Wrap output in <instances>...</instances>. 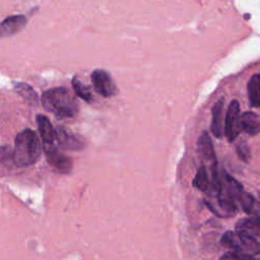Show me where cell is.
Here are the masks:
<instances>
[{"instance_id": "9", "label": "cell", "mask_w": 260, "mask_h": 260, "mask_svg": "<svg viewBox=\"0 0 260 260\" xmlns=\"http://www.w3.org/2000/svg\"><path fill=\"white\" fill-rule=\"evenodd\" d=\"M26 22L27 19L24 15L8 16L0 24V38H6L15 35L25 26Z\"/></svg>"}, {"instance_id": "14", "label": "cell", "mask_w": 260, "mask_h": 260, "mask_svg": "<svg viewBox=\"0 0 260 260\" xmlns=\"http://www.w3.org/2000/svg\"><path fill=\"white\" fill-rule=\"evenodd\" d=\"M236 230L237 232L246 234L250 237L260 238V218H242L237 222Z\"/></svg>"}, {"instance_id": "1", "label": "cell", "mask_w": 260, "mask_h": 260, "mask_svg": "<svg viewBox=\"0 0 260 260\" xmlns=\"http://www.w3.org/2000/svg\"><path fill=\"white\" fill-rule=\"evenodd\" d=\"M42 104L46 111L59 118H71L78 112V105L65 87L48 89L42 95Z\"/></svg>"}, {"instance_id": "17", "label": "cell", "mask_w": 260, "mask_h": 260, "mask_svg": "<svg viewBox=\"0 0 260 260\" xmlns=\"http://www.w3.org/2000/svg\"><path fill=\"white\" fill-rule=\"evenodd\" d=\"M248 89V98L250 105L252 107L258 108L260 107V74H254L250 80L248 81L247 85Z\"/></svg>"}, {"instance_id": "5", "label": "cell", "mask_w": 260, "mask_h": 260, "mask_svg": "<svg viewBox=\"0 0 260 260\" xmlns=\"http://www.w3.org/2000/svg\"><path fill=\"white\" fill-rule=\"evenodd\" d=\"M198 145V154L203 162V166L206 169L210 170V174L215 175L217 173L216 171V159H215V153L213 150L212 142L210 140V137L207 132H203L197 142Z\"/></svg>"}, {"instance_id": "4", "label": "cell", "mask_w": 260, "mask_h": 260, "mask_svg": "<svg viewBox=\"0 0 260 260\" xmlns=\"http://www.w3.org/2000/svg\"><path fill=\"white\" fill-rule=\"evenodd\" d=\"M240 116V105L238 101L233 100L229 105L223 127V132L230 142H233L241 132Z\"/></svg>"}, {"instance_id": "18", "label": "cell", "mask_w": 260, "mask_h": 260, "mask_svg": "<svg viewBox=\"0 0 260 260\" xmlns=\"http://www.w3.org/2000/svg\"><path fill=\"white\" fill-rule=\"evenodd\" d=\"M14 89L15 91L20 94L28 104L30 105H36L38 104V95L32 89L31 86H29L26 83L23 82H18L14 84Z\"/></svg>"}, {"instance_id": "10", "label": "cell", "mask_w": 260, "mask_h": 260, "mask_svg": "<svg viewBox=\"0 0 260 260\" xmlns=\"http://www.w3.org/2000/svg\"><path fill=\"white\" fill-rule=\"evenodd\" d=\"M45 153H46L48 161L54 168H56L59 172H61L63 174H67L71 171V169H72L71 159L69 157L61 154L58 150V147L45 149Z\"/></svg>"}, {"instance_id": "12", "label": "cell", "mask_w": 260, "mask_h": 260, "mask_svg": "<svg viewBox=\"0 0 260 260\" xmlns=\"http://www.w3.org/2000/svg\"><path fill=\"white\" fill-rule=\"evenodd\" d=\"M240 207L247 212L248 214L252 215V217L260 218V202L257 201L252 195L249 193L243 192L241 196L238 198L237 203Z\"/></svg>"}, {"instance_id": "11", "label": "cell", "mask_w": 260, "mask_h": 260, "mask_svg": "<svg viewBox=\"0 0 260 260\" xmlns=\"http://www.w3.org/2000/svg\"><path fill=\"white\" fill-rule=\"evenodd\" d=\"M241 131H245L250 135L260 133V115L254 112H245L240 116Z\"/></svg>"}, {"instance_id": "7", "label": "cell", "mask_w": 260, "mask_h": 260, "mask_svg": "<svg viewBox=\"0 0 260 260\" xmlns=\"http://www.w3.org/2000/svg\"><path fill=\"white\" fill-rule=\"evenodd\" d=\"M206 206L217 216L219 217H230L236 214L237 205L223 197L218 195L209 196V199L205 200Z\"/></svg>"}, {"instance_id": "3", "label": "cell", "mask_w": 260, "mask_h": 260, "mask_svg": "<svg viewBox=\"0 0 260 260\" xmlns=\"http://www.w3.org/2000/svg\"><path fill=\"white\" fill-rule=\"evenodd\" d=\"M220 243L233 252L246 255H259L260 243L253 237L240 232H226L222 235Z\"/></svg>"}, {"instance_id": "16", "label": "cell", "mask_w": 260, "mask_h": 260, "mask_svg": "<svg viewBox=\"0 0 260 260\" xmlns=\"http://www.w3.org/2000/svg\"><path fill=\"white\" fill-rule=\"evenodd\" d=\"M193 185L201 191H205L208 194L213 190V184L211 176L209 175L207 169L204 166H201L197 171V174L193 180Z\"/></svg>"}, {"instance_id": "8", "label": "cell", "mask_w": 260, "mask_h": 260, "mask_svg": "<svg viewBox=\"0 0 260 260\" xmlns=\"http://www.w3.org/2000/svg\"><path fill=\"white\" fill-rule=\"evenodd\" d=\"M36 120H37L41 137L44 142V149L57 147L58 145L57 131L54 129L50 120L44 115H38Z\"/></svg>"}, {"instance_id": "21", "label": "cell", "mask_w": 260, "mask_h": 260, "mask_svg": "<svg viewBox=\"0 0 260 260\" xmlns=\"http://www.w3.org/2000/svg\"><path fill=\"white\" fill-rule=\"evenodd\" d=\"M219 260H242L241 254L237 253V252H228L225 254H223Z\"/></svg>"}, {"instance_id": "6", "label": "cell", "mask_w": 260, "mask_h": 260, "mask_svg": "<svg viewBox=\"0 0 260 260\" xmlns=\"http://www.w3.org/2000/svg\"><path fill=\"white\" fill-rule=\"evenodd\" d=\"M91 81L94 89L105 98H110L118 92V88L110 75L104 69H95L91 73Z\"/></svg>"}, {"instance_id": "22", "label": "cell", "mask_w": 260, "mask_h": 260, "mask_svg": "<svg viewBox=\"0 0 260 260\" xmlns=\"http://www.w3.org/2000/svg\"><path fill=\"white\" fill-rule=\"evenodd\" d=\"M259 196H260V194H259Z\"/></svg>"}, {"instance_id": "13", "label": "cell", "mask_w": 260, "mask_h": 260, "mask_svg": "<svg viewBox=\"0 0 260 260\" xmlns=\"http://www.w3.org/2000/svg\"><path fill=\"white\" fill-rule=\"evenodd\" d=\"M57 136H58V143L63 148L77 150L82 148L84 145V142L82 139L78 138L76 135H73L65 131L63 128H59L57 130Z\"/></svg>"}, {"instance_id": "19", "label": "cell", "mask_w": 260, "mask_h": 260, "mask_svg": "<svg viewBox=\"0 0 260 260\" xmlns=\"http://www.w3.org/2000/svg\"><path fill=\"white\" fill-rule=\"evenodd\" d=\"M72 86L74 91L78 96H80L82 100L86 102H90L92 99V93L89 89V87L85 84H83L77 77H74L72 79Z\"/></svg>"}, {"instance_id": "2", "label": "cell", "mask_w": 260, "mask_h": 260, "mask_svg": "<svg viewBox=\"0 0 260 260\" xmlns=\"http://www.w3.org/2000/svg\"><path fill=\"white\" fill-rule=\"evenodd\" d=\"M41 142L35 131L24 129L15 138L13 160L17 167L24 168L35 164L41 155Z\"/></svg>"}, {"instance_id": "15", "label": "cell", "mask_w": 260, "mask_h": 260, "mask_svg": "<svg viewBox=\"0 0 260 260\" xmlns=\"http://www.w3.org/2000/svg\"><path fill=\"white\" fill-rule=\"evenodd\" d=\"M223 99H220L215 103L212 108V122H211V132L212 134L220 138L223 134L222 127V109H223Z\"/></svg>"}, {"instance_id": "20", "label": "cell", "mask_w": 260, "mask_h": 260, "mask_svg": "<svg viewBox=\"0 0 260 260\" xmlns=\"http://www.w3.org/2000/svg\"><path fill=\"white\" fill-rule=\"evenodd\" d=\"M237 151H238V154L239 156L245 160V161H248L251 154H250V149L248 147V145L246 144V142H240L237 146Z\"/></svg>"}]
</instances>
